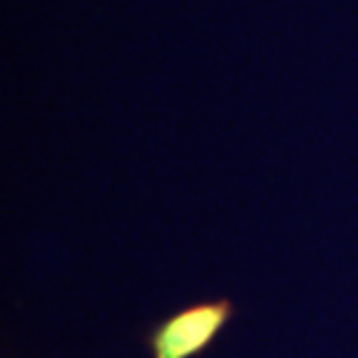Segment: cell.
<instances>
[{
	"instance_id": "1",
	"label": "cell",
	"mask_w": 358,
	"mask_h": 358,
	"mask_svg": "<svg viewBox=\"0 0 358 358\" xmlns=\"http://www.w3.org/2000/svg\"><path fill=\"white\" fill-rule=\"evenodd\" d=\"M231 319V306L226 300L192 306L162 321L149 337L154 358H192L205 350L223 324Z\"/></svg>"
}]
</instances>
